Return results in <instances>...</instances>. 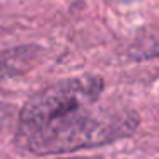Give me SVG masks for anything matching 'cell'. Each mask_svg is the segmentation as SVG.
<instances>
[{
    "label": "cell",
    "instance_id": "1",
    "mask_svg": "<svg viewBox=\"0 0 159 159\" xmlns=\"http://www.w3.org/2000/svg\"><path fill=\"white\" fill-rule=\"evenodd\" d=\"M104 80L84 74L60 80L29 98L16 128V142L36 156L69 154L113 144L139 125L134 110L101 104Z\"/></svg>",
    "mask_w": 159,
    "mask_h": 159
},
{
    "label": "cell",
    "instance_id": "2",
    "mask_svg": "<svg viewBox=\"0 0 159 159\" xmlns=\"http://www.w3.org/2000/svg\"><path fill=\"white\" fill-rule=\"evenodd\" d=\"M38 55L39 50L34 46H21L4 52L0 55V80L28 70L33 65V60L38 58Z\"/></svg>",
    "mask_w": 159,
    "mask_h": 159
},
{
    "label": "cell",
    "instance_id": "3",
    "mask_svg": "<svg viewBox=\"0 0 159 159\" xmlns=\"http://www.w3.org/2000/svg\"><path fill=\"white\" fill-rule=\"evenodd\" d=\"M130 55L137 60H147L152 57H159V34H152L144 39L140 38L135 45H132Z\"/></svg>",
    "mask_w": 159,
    "mask_h": 159
},
{
    "label": "cell",
    "instance_id": "4",
    "mask_svg": "<svg viewBox=\"0 0 159 159\" xmlns=\"http://www.w3.org/2000/svg\"><path fill=\"white\" fill-rule=\"evenodd\" d=\"M11 113H12V106H9V104H5V103H0V130H2V127L9 121Z\"/></svg>",
    "mask_w": 159,
    "mask_h": 159
},
{
    "label": "cell",
    "instance_id": "5",
    "mask_svg": "<svg viewBox=\"0 0 159 159\" xmlns=\"http://www.w3.org/2000/svg\"><path fill=\"white\" fill-rule=\"evenodd\" d=\"M113 4H132V2H137V0H110Z\"/></svg>",
    "mask_w": 159,
    "mask_h": 159
},
{
    "label": "cell",
    "instance_id": "6",
    "mask_svg": "<svg viewBox=\"0 0 159 159\" xmlns=\"http://www.w3.org/2000/svg\"><path fill=\"white\" fill-rule=\"evenodd\" d=\"M58 159H98V157H58Z\"/></svg>",
    "mask_w": 159,
    "mask_h": 159
}]
</instances>
